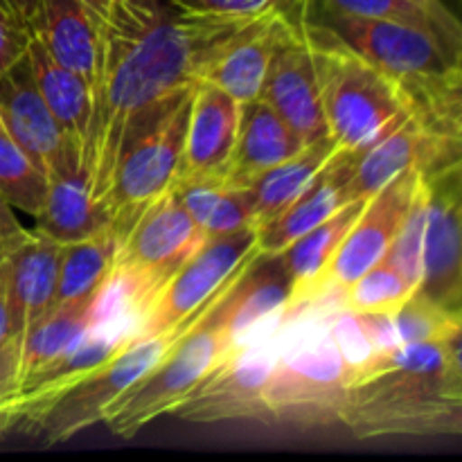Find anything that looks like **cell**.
Returning <instances> with one entry per match:
<instances>
[{
	"label": "cell",
	"instance_id": "1",
	"mask_svg": "<svg viewBox=\"0 0 462 462\" xmlns=\"http://www.w3.org/2000/svg\"><path fill=\"white\" fill-rule=\"evenodd\" d=\"M242 21L194 16L179 12L170 0L113 3L102 27V66L84 152L99 206L126 131L174 95L197 86L203 63Z\"/></svg>",
	"mask_w": 462,
	"mask_h": 462
},
{
	"label": "cell",
	"instance_id": "2",
	"mask_svg": "<svg viewBox=\"0 0 462 462\" xmlns=\"http://www.w3.org/2000/svg\"><path fill=\"white\" fill-rule=\"evenodd\" d=\"M460 337L404 343L352 383L343 427L356 440L458 436L462 431Z\"/></svg>",
	"mask_w": 462,
	"mask_h": 462
},
{
	"label": "cell",
	"instance_id": "3",
	"mask_svg": "<svg viewBox=\"0 0 462 462\" xmlns=\"http://www.w3.org/2000/svg\"><path fill=\"white\" fill-rule=\"evenodd\" d=\"M332 307L338 305L320 298L284 316L264 393L266 422L300 429L343 422L350 379L329 334Z\"/></svg>",
	"mask_w": 462,
	"mask_h": 462
},
{
	"label": "cell",
	"instance_id": "4",
	"mask_svg": "<svg viewBox=\"0 0 462 462\" xmlns=\"http://www.w3.org/2000/svg\"><path fill=\"white\" fill-rule=\"evenodd\" d=\"M307 27L319 50L328 134L338 152L359 153L406 116L404 95L395 79L350 52L319 23L307 18Z\"/></svg>",
	"mask_w": 462,
	"mask_h": 462
},
{
	"label": "cell",
	"instance_id": "5",
	"mask_svg": "<svg viewBox=\"0 0 462 462\" xmlns=\"http://www.w3.org/2000/svg\"><path fill=\"white\" fill-rule=\"evenodd\" d=\"M192 88L174 95L158 111L143 117L122 140L111 183L102 199L104 210L111 215L122 237L135 215L167 192L179 176Z\"/></svg>",
	"mask_w": 462,
	"mask_h": 462
},
{
	"label": "cell",
	"instance_id": "6",
	"mask_svg": "<svg viewBox=\"0 0 462 462\" xmlns=\"http://www.w3.org/2000/svg\"><path fill=\"white\" fill-rule=\"evenodd\" d=\"M228 355L224 334L199 316L176 337L162 359L126 388L104 415L102 424L117 438H134L161 415H170Z\"/></svg>",
	"mask_w": 462,
	"mask_h": 462
},
{
	"label": "cell",
	"instance_id": "7",
	"mask_svg": "<svg viewBox=\"0 0 462 462\" xmlns=\"http://www.w3.org/2000/svg\"><path fill=\"white\" fill-rule=\"evenodd\" d=\"M174 341L176 334L129 338L108 359L50 397L25 420L34 424L48 445L70 440L84 429L102 422L108 406L144 373H149Z\"/></svg>",
	"mask_w": 462,
	"mask_h": 462
},
{
	"label": "cell",
	"instance_id": "8",
	"mask_svg": "<svg viewBox=\"0 0 462 462\" xmlns=\"http://www.w3.org/2000/svg\"><path fill=\"white\" fill-rule=\"evenodd\" d=\"M255 255L257 228L206 239L158 289L135 337H179L226 291Z\"/></svg>",
	"mask_w": 462,
	"mask_h": 462
},
{
	"label": "cell",
	"instance_id": "9",
	"mask_svg": "<svg viewBox=\"0 0 462 462\" xmlns=\"http://www.w3.org/2000/svg\"><path fill=\"white\" fill-rule=\"evenodd\" d=\"M280 325L228 352L224 361L170 415L194 424H219L233 420L266 422L264 393L273 370Z\"/></svg>",
	"mask_w": 462,
	"mask_h": 462
},
{
	"label": "cell",
	"instance_id": "10",
	"mask_svg": "<svg viewBox=\"0 0 462 462\" xmlns=\"http://www.w3.org/2000/svg\"><path fill=\"white\" fill-rule=\"evenodd\" d=\"M314 23H319L338 43L346 45L364 61L373 63L377 70L395 79L397 84L415 79V77L433 75L454 63H460L447 57L431 32L409 25V23L347 16V14H334L325 9L323 18Z\"/></svg>",
	"mask_w": 462,
	"mask_h": 462
},
{
	"label": "cell",
	"instance_id": "11",
	"mask_svg": "<svg viewBox=\"0 0 462 462\" xmlns=\"http://www.w3.org/2000/svg\"><path fill=\"white\" fill-rule=\"evenodd\" d=\"M422 171L411 170L402 176L393 179L391 183L383 185L379 192L365 199L359 217L355 219L352 228L347 230L346 239L338 246L332 264L320 278L316 287V302L319 298L329 296L338 302V293L350 287L361 273L373 269L374 264L386 257L397 230H400L402 219L413 199L415 185Z\"/></svg>",
	"mask_w": 462,
	"mask_h": 462
},
{
	"label": "cell",
	"instance_id": "12",
	"mask_svg": "<svg viewBox=\"0 0 462 462\" xmlns=\"http://www.w3.org/2000/svg\"><path fill=\"white\" fill-rule=\"evenodd\" d=\"M291 302V278L282 255H257L244 266L226 291L203 311L228 343V352L257 334L278 328Z\"/></svg>",
	"mask_w": 462,
	"mask_h": 462
},
{
	"label": "cell",
	"instance_id": "13",
	"mask_svg": "<svg viewBox=\"0 0 462 462\" xmlns=\"http://www.w3.org/2000/svg\"><path fill=\"white\" fill-rule=\"evenodd\" d=\"M260 97L307 144L329 135L320 97L319 50L307 27V14L296 18L287 39L275 50Z\"/></svg>",
	"mask_w": 462,
	"mask_h": 462
},
{
	"label": "cell",
	"instance_id": "14",
	"mask_svg": "<svg viewBox=\"0 0 462 462\" xmlns=\"http://www.w3.org/2000/svg\"><path fill=\"white\" fill-rule=\"evenodd\" d=\"M293 23L296 18L291 16L289 5L244 18L237 30L221 41L219 48L203 63L197 84L217 86L239 104L257 99L275 50L287 39Z\"/></svg>",
	"mask_w": 462,
	"mask_h": 462
},
{
	"label": "cell",
	"instance_id": "15",
	"mask_svg": "<svg viewBox=\"0 0 462 462\" xmlns=\"http://www.w3.org/2000/svg\"><path fill=\"white\" fill-rule=\"evenodd\" d=\"M424 179L429 185V215L422 242V280L415 293L445 310L460 311V165L436 171Z\"/></svg>",
	"mask_w": 462,
	"mask_h": 462
},
{
	"label": "cell",
	"instance_id": "16",
	"mask_svg": "<svg viewBox=\"0 0 462 462\" xmlns=\"http://www.w3.org/2000/svg\"><path fill=\"white\" fill-rule=\"evenodd\" d=\"M0 122L45 179L84 165L81 149L68 140L36 90L25 57L0 77Z\"/></svg>",
	"mask_w": 462,
	"mask_h": 462
},
{
	"label": "cell",
	"instance_id": "17",
	"mask_svg": "<svg viewBox=\"0 0 462 462\" xmlns=\"http://www.w3.org/2000/svg\"><path fill=\"white\" fill-rule=\"evenodd\" d=\"M203 242L201 228L170 188L135 215L122 237L116 264L134 266L162 287Z\"/></svg>",
	"mask_w": 462,
	"mask_h": 462
},
{
	"label": "cell",
	"instance_id": "18",
	"mask_svg": "<svg viewBox=\"0 0 462 462\" xmlns=\"http://www.w3.org/2000/svg\"><path fill=\"white\" fill-rule=\"evenodd\" d=\"M61 244L41 230L23 233L7 244H0L5 300L9 320L23 341V334L43 319L54 307Z\"/></svg>",
	"mask_w": 462,
	"mask_h": 462
},
{
	"label": "cell",
	"instance_id": "19",
	"mask_svg": "<svg viewBox=\"0 0 462 462\" xmlns=\"http://www.w3.org/2000/svg\"><path fill=\"white\" fill-rule=\"evenodd\" d=\"M449 162L440 156L418 122L406 113L397 125L383 131L374 143L361 149L352 158V199H368L404 171L418 170L424 176L449 170Z\"/></svg>",
	"mask_w": 462,
	"mask_h": 462
},
{
	"label": "cell",
	"instance_id": "20",
	"mask_svg": "<svg viewBox=\"0 0 462 462\" xmlns=\"http://www.w3.org/2000/svg\"><path fill=\"white\" fill-rule=\"evenodd\" d=\"M239 111L242 104L226 90L210 84L194 86L179 176L226 174L237 143Z\"/></svg>",
	"mask_w": 462,
	"mask_h": 462
},
{
	"label": "cell",
	"instance_id": "21",
	"mask_svg": "<svg viewBox=\"0 0 462 462\" xmlns=\"http://www.w3.org/2000/svg\"><path fill=\"white\" fill-rule=\"evenodd\" d=\"M352 158L355 153L338 152L284 210H280L266 224L257 226V251L264 255L287 251L298 237L310 233L311 228L329 219L338 208L352 201Z\"/></svg>",
	"mask_w": 462,
	"mask_h": 462
},
{
	"label": "cell",
	"instance_id": "22",
	"mask_svg": "<svg viewBox=\"0 0 462 462\" xmlns=\"http://www.w3.org/2000/svg\"><path fill=\"white\" fill-rule=\"evenodd\" d=\"M32 30L61 66L95 90L102 66V27L81 0H39Z\"/></svg>",
	"mask_w": 462,
	"mask_h": 462
},
{
	"label": "cell",
	"instance_id": "23",
	"mask_svg": "<svg viewBox=\"0 0 462 462\" xmlns=\"http://www.w3.org/2000/svg\"><path fill=\"white\" fill-rule=\"evenodd\" d=\"M305 147V140L280 117L275 108H271L262 97L251 99L242 104L239 111L237 143L226 170V179L233 185L248 188L257 176L296 156Z\"/></svg>",
	"mask_w": 462,
	"mask_h": 462
},
{
	"label": "cell",
	"instance_id": "24",
	"mask_svg": "<svg viewBox=\"0 0 462 462\" xmlns=\"http://www.w3.org/2000/svg\"><path fill=\"white\" fill-rule=\"evenodd\" d=\"M45 180V199L36 215V230L66 246L111 228V215L95 201L86 165L48 176Z\"/></svg>",
	"mask_w": 462,
	"mask_h": 462
},
{
	"label": "cell",
	"instance_id": "25",
	"mask_svg": "<svg viewBox=\"0 0 462 462\" xmlns=\"http://www.w3.org/2000/svg\"><path fill=\"white\" fill-rule=\"evenodd\" d=\"M25 59L36 90L52 111L54 120L59 122L68 140L75 143L84 153L90 117H93V88H90V84L75 70L61 66L48 52L43 41L34 34V30H32L30 43H27Z\"/></svg>",
	"mask_w": 462,
	"mask_h": 462
},
{
	"label": "cell",
	"instance_id": "26",
	"mask_svg": "<svg viewBox=\"0 0 462 462\" xmlns=\"http://www.w3.org/2000/svg\"><path fill=\"white\" fill-rule=\"evenodd\" d=\"M171 189L206 239L257 228L253 192L244 185H233L226 174L179 176Z\"/></svg>",
	"mask_w": 462,
	"mask_h": 462
},
{
	"label": "cell",
	"instance_id": "27",
	"mask_svg": "<svg viewBox=\"0 0 462 462\" xmlns=\"http://www.w3.org/2000/svg\"><path fill=\"white\" fill-rule=\"evenodd\" d=\"M364 203L365 199H352L346 206L338 208L329 219L298 237L287 251L280 253L287 264L289 278H291V302H289L287 311L311 305L320 278L332 264L338 246L359 217Z\"/></svg>",
	"mask_w": 462,
	"mask_h": 462
},
{
	"label": "cell",
	"instance_id": "28",
	"mask_svg": "<svg viewBox=\"0 0 462 462\" xmlns=\"http://www.w3.org/2000/svg\"><path fill=\"white\" fill-rule=\"evenodd\" d=\"M93 298L52 307L41 320H36L21 341V368H18V388L57 365L63 356L70 355L88 334L90 307ZM18 393V391H16Z\"/></svg>",
	"mask_w": 462,
	"mask_h": 462
},
{
	"label": "cell",
	"instance_id": "29",
	"mask_svg": "<svg viewBox=\"0 0 462 462\" xmlns=\"http://www.w3.org/2000/svg\"><path fill=\"white\" fill-rule=\"evenodd\" d=\"M122 233L111 226L93 237L61 246L54 307L93 298L116 266Z\"/></svg>",
	"mask_w": 462,
	"mask_h": 462
},
{
	"label": "cell",
	"instance_id": "30",
	"mask_svg": "<svg viewBox=\"0 0 462 462\" xmlns=\"http://www.w3.org/2000/svg\"><path fill=\"white\" fill-rule=\"evenodd\" d=\"M338 153L337 143L332 135L320 138L316 143L307 144L302 152L296 156L287 158L280 165L271 167L262 176H257L248 189L253 192L255 199V221L257 226L266 224L273 219L280 210L289 206L311 180L319 176V171L332 161Z\"/></svg>",
	"mask_w": 462,
	"mask_h": 462
},
{
	"label": "cell",
	"instance_id": "31",
	"mask_svg": "<svg viewBox=\"0 0 462 462\" xmlns=\"http://www.w3.org/2000/svg\"><path fill=\"white\" fill-rule=\"evenodd\" d=\"M418 291L402 273H397L388 262H379L373 269L361 273L350 287L338 293V307L356 314L393 316L400 311L411 296Z\"/></svg>",
	"mask_w": 462,
	"mask_h": 462
},
{
	"label": "cell",
	"instance_id": "32",
	"mask_svg": "<svg viewBox=\"0 0 462 462\" xmlns=\"http://www.w3.org/2000/svg\"><path fill=\"white\" fill-rule=\"evenodd\" d=\"M329 334H332L337 350L341 355L343 368L352 383L368 377L374 368L383 361L374 334L370 329L368 319L364 314L346 310V307H332L328 316Z\"/></svg>",
	"mask_w": 462,
	"mask_h": 462
},
{
	"label": "cell",
	"instance_id": "33",
	"mask_svg": "<svg viewBox=\"0 0 462 462\" xmlns=\"http://www.w3.org/2000/svg\"><path fill=\"white\" fill-rule=\"evenodd\" d=\"M45 174L18 147L12 135L0 129V194L14 210L39 215L45 199Z\"/></svg>",
	"mask_w": 462,
	"mask_h": 462
},
{
	"label": "cell",
	"instance_id": "34",
	"mask_svg": "<svg viewBox=\"0 0 462 462\" xmlns=\"http://www.w3.org/2000/svg\"><path fill=\"white\" fill-rule=\"evenodd\" d=\"M427 215L429 185L424 174H420L409 210H406L404 219H402L400 230H397L386 257H383V262H388V264H391L397 273H402V278L409 280L415 289L420 287V280H422V242L424 228H427Z\"/></svg>",
	"mask_w": 462,
	"mask_h": 462
},
{
	"label": "cell",
	"instance_id": "35",
	"mask_svg": "<svg viewBox=\"0 0 462 462\" xmlns=\"http://www.w3.org/2000/svg\"><path fill=\"white\" fill-rule=\"evenodd\" d=\"M391 323L400 346L442 341L454 334H462V311L445 310V307L413 293L411 300L391 316Z\"/></svg>",
	"mask_w": 462,
	"mask_h": 462
},
{
	"label": "cell",
	"instance_id": "36",
	"mask_svg": "<svg viewBox=\"0 0 462 462\" xmlns=\"http://www.w3.org/2000/svg\"><path fill=\"white\" fill-rule=\"evenodd\" d=\"M319 3L325 12L409 23V25L422 27V30L431 32V34L436 36L427 14H424L422 9L415 7L413 3H409V0H319ZM438 43H440V41H438Z\"/></svg>",
	"mask_w": 462,
	"mask_h": 462
},
{
	"label": "cell",
	"instance_id": "37",
	"mask_svg": "<svg viewBox=\"0 0 462 462\" xmlns=\"http://www.w3.org/2000/svg\"><path fill=\"white\" fill-rule=\"evenodd\" d=\"M18 368H21V338L16 337L9 320L3 271H0V429H5V406L18 391Z\"/></svg>",
	"mask_w": 462,
	"mask_h": 462
},
{
	"label": "cell",
	"instance_id": "38",
	"mask_svg": "<svg viewBox=\"0 0 462 462\" xmlns=\"http://www.w3.org/2000/svg\"><path fill=\"white\" fill-rule=\"evenodd\" d=\"M30 36V21L14 12L7 0H0V77L25 57Z\"/></svg>",
	"mask_w": 462,
	"mask_h": 462
},
{
	"label": "cell",
	"instance_id": "39",
	"mask_svg": "<svg viewBox=\"0 0 462 462\" xmlns=\"http://www.w3.org/2000/svg\"><path fill=\"white\" fill-rule=\"evenodd\" d=\"M289 3H300V0H176L171 5L179 12L194 14V16L246 18Z\"/></svg>",
	"mask_w": 462,
	"mask_h": 462
},
{
	"label": "cell",
	"instance_id": "40",
	"mask_svg": "<svg viewBox=\"0 0 462 462\" xmlns=\"http://www.w3.org/2000/svg\"><path fill=\"white\" fill-rule=\"evenodd\" d=\"M415 7L422 9L431 21L433 32L440 41L442 50L451 61H460V25L458 18L442 5V0H409Z\"/></svg>",
	"mask_w": 462,
	"mask_h": 462
},
{
	"label": "cell",
	"instance_id": "41",
	"mask_svg": "<svg viewBox=\"0 0 462 462\" xmlns=\"http://www.w3.org/2000/svg\"><path fill=\"white\" fill-rule=\"evenodd\" d=\"M23 233H25V228H23L21 221H18L16 212L9 206L7 199L0 194V244L12 242V239H16L18 235Z\"/></svg>",
	"mask_w": 462,
	"mask_h": 462
},
{
	"label": "cell",
	"instance_id": "42",
	"mask_svg": "<svg viewBox=\"0 0 462 462\" xmlns=\"http://www.w3.org/2000/svg\"><path fill=\"white\" fill-rule=\"evenodd\" d=\"M81 3H84V7L93 14V18L99 23V27H104L116 0H81Z\"/></svg>",
	"mask_w": 462,
	"mask_h": 462
},
{
	"label": "cell",
	"instance_id": "43",
	"mask_svg": "<svg viewBox=\"0 0 462 462\" xmlns=\"http://www.w3.org/2000/svg\"><path fill=\"white\" fill-rule=\"evenodd\" d=\"M7 3L12 5L14 12L21 14L25 21L32 23V18H34L36 14V3H39V0H7Z\"/></svg>",
	"mask_w": 462,
	"mask_h": 462
},
{
	"label": "cell",
	"instance_id": "44",
	"mask_svg": "<svg viewBox=\"0 0 462 462\" xmlns=\"http://www.w3.org/2000/svg\"><path fill=\"white\" fill-rule=\"evenodd\" d=\"M0 129H3V122H0Z\"/></svg>",
	"mask_w": 462,
	"mask_h": 462
},
{
	"label": "cell",
	"instance_id": "45",
	"mask_svg": "<svg viewBox=\"0 0 462 462\" xmlns=\"http://www.w3.org/2000/svg\"><path fill=\"white\" fill-rule=\"evenodd\" d=\"M170 3H176V0H170Z\"/></svg>",
	"mask_w": 462,
	"mask_h": 462
}]
</instances>
